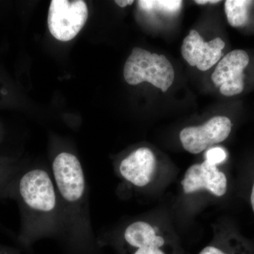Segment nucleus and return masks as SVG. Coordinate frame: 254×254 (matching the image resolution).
Returning a JSON list of instances; mask_svg holds the SVG:
<instances>
[{"label": "nucleus", "mask_w": 254, "mask_h": 254, "mask_svg": "<svg viewBox=\"0 0 254 254\" xmlns=\"http://www.w3.org/2000/svg\"><path fill=\"white\" fill-rule=\"evenodd\" d=\"M227 184L225 174L220 171L216 165L206 160L190 166L182 181L185 193H191L205 190L218 197L226 193Z\"/></svg>", "instance_id": "6e6552de"}, {"label": "nucleus", "mask_w": 254, "mask_h": 254, "mask_svg": "<svg viewBox=\"0 0 254 254\" xmlns=\"http://www.w3.org/2000/svg\"><path fill=\"white\" fill-rule=\"evenodd\" d=\"M205 160L212 165H217L218 164L225 161L227 158V153L222 148H210L205 153Z\"/></svg>", "instance_id": "f8f14e48"}, {"label": "nucleus", "mask_w": 254, "mask_h": 254, "mask_svg": "<svg viewBox=\"0 0 254 254\" xmlns=\"http://www.w3.org/2000/svg\"><path fill=\"white\" fill-rule=\"evenodd\" d=\"M253 1L227 0L225 11L229 24L234 28L242 27L249 20V9Z\"/></svg>", "instance_id": "9b49d317"}, {"label": "nucleus", "mask_w": 254, "mask_h": 254, "mask_svg": "<svg viewBox=\"0 0 254 254\" xmlns=\"http://www.w3.org/2000/svg\"><path fill=\"white\" fill-rule=\"evenodd\" d=\"M53 173L58 190L66 202L76 203L83 198L86 180L81 163L74 155L63 152L57 155Z\"/></svg>", "instance_id": "20e7f679"}, {"label": "nucleus", "mask_w": 254, "mask_h": 254, "mask_svg": "<svg viewBox=\"0 0 254 254\" xmlns=\"http://www.w3.org/2000/svg\"><path fill=\"white\" fill-rule=\"evenodd\" d=\"M195 3H197L198 4H208V3H211V4H216V3L220 2V1H208V0H206V1H201V0H198V1H195Z\"/></svg>", "instance_id": "f3484780"}, {"label": "nucleus", "mask_w": 254, "mask_h": 254, "mask_svg": "<svg viewBox=\"0 0 254 254\" xmlns=\"http://www.w3.org/2000/svg\"><path fill=\"white\" fill-rule=\"evenodd\" d=\"M225 46V42L220 38L205 42L198 31L191 30L184 39L182 55L190 66L207 71L220 60Z\"/></svg>", "instance_id": "0eeeda50"}, {"label": "nucleus", "mask_w": 254, "mask_h": 254, "mask_svg": "<svg viewBox=\"0 0 254 254\" xmlns=\"http://www.w3.org/2000/svg\"><path fill=\"white\" fill-rule=\"evenodd\" d=\"M155 169L156 158L148 148H140L132 152L120 165L122 176L138 187L146 186L151 182Z\"/></svg>", "instance_id": "1a4fd4ad"}, {"label": "nucleus", "mask_w": 254, "mask_h": 254, "mask_svg": "<svg viewBox=\"0 0 254 254\" xmlns=\"http://www.w3.org/2000/svg\"><path fill=\"white\" fill-rule=\"evenodd\" d=\"M124 76L128 84L146 81L165 93L173 85L175 70L165 55L134 48L125 63Z\"/></svg>", "instance_id": "f257e3e1"}, {"label": "nucleus", "mask_w": 254, "mask_h": 254, "mask_svg": "<svg viewBox=\"0 0 254 254\" xmlns=\"http://www.w3.org/2000/svg\"><path fill=\"white\" fill-rule=\"evenodd\" d=\"M199 254H227L224 252L223 251L220 250V249L217 248L215 247H206L203 249L201 252H200Z\"/></svg>", "instance_id": "4468645a"}, {"label": "nucleus", "mask_w": 254, "mask_h": 254, "mask_svg": "<svg viewBox=\"0 0 254 254\" xmlns=\"http://www.w3.org/2000/svg\"><path fill=\"white\" fill-rule=\"evenodd\" d=\"M231 130L230 119L214 117L201 126L183 128L180 132V141L187 151L198 154L209 147L226 140Z\"/></svg>", "instance_id": "39448f33"}, {"label": "nucleus", "mask_w": 254, "mask_h": 254, "mask_svg": "<svg viewBox=\"0 0 254 254\" xmlns=\"http://www.w3.org/2000/svg\"><path fill=\"white\" fill-rule=\"evenodd\" d=\"M134 1L133 0H118L115 1V3L121 7H125V6H128V5H131Z\"/></svg>", "instance_id": "dca6fc26"}, {"label": "nucleus", "mask_w": 254, "mask_h": 254, "mask_svg": "<svg viewBox=\"0 0 254 254\" xmlns=\"http://www.w3.org/2000/svg\"><path fill=\"white\" fill-rule=\"evenodd\" d=\"M250 63V57L242 50H235L225 55L212 74V81L227 97L239 95L245 88L244 70Z\"/></svg>", "instance_id": "423d86ee"}, {"label": "nucleus", "mask_w": 254, "mask_h": 254, "mask_svg": "<svg viewBox=\"0 0 254 254\" xmlns=\"http://www.w3.org/2000/svg\"><path fill=\"white\" fill-rule=\"evenodd\" d=\"M251 203H252V208L254 211V183L253 188H252V195H251Z\"/></svg>", "instance_id": "a211bd4d"}, {"label": "nucleus", "mask_w": 254, "mask_h": 254, "mask_svg": "<svg viewBox=\"0 0 254 254\" xmlns=\"http://www.w3.org/2000/svg\"><path fill=\"white\" fill-rule=\"evenodd\" d=\"M18 193L23 204L34 211L49 213L56 208L54 185L48 173L41 169L23 174L18 180Z\"/></svg>", "instance_id": "7ed1b4c3"}, {"label": "nucleus", "mask_w": 254, "mask_h": 254, "mask_svg": "<svg viewBox=\"0 0 254 254\" xmlns=\"http://www.w3.org/2000/svg\"><path fill=\"white\" fill-rule=\"evenodd\" d=\"M127 243L136 249L133 254H165L161 247L165 244L163 237L147 222L138 221L128 225L125 232Z\"/></svg>", "instance_id": "9d476101"}, {"label": "nucleus", "mask_w": 254, "mask_h": 254, "mask_svg": "<svg viewBox=\"0 0 254 254\" xmlns=\"http://www.w3.org/2000/svg\"><path fill=\"white\" fill-rule=\"evenodd\" d=\"M88 16L84 1L52 0L48 20L50 33L58 41H71L84 26Z\"/></svg>", "instance_id": "f03ea898"}, {"label": "nucleus", "mask_w": 254, "mask_h": 254, "mask_svg": "<svg viewBox=\"0 0 254 254\" xmlns=\"http://www.w3.org/2000/svg\"><path fill=\"white\" fill-rule=\"evenodd\" d=\"M182 1L177 0H163V1H155V6L159 9L163 10L166 12L175 13L181 9Z\"/></svg>", "instance_id": "ddd939ff"}, {"label": "nucleus", "mask_w": 254, "mask_h": 254, "mask_svg": "<svg viewBox=\"0 0 254 254\" xmlns=\"http://www.w3.org/2000/svg\"><path fill=\"white\" fill-rule=\"evenodd\" d=\"M138 3L141 9L145 10V11H150V10L153 9L155 6V1L142 0V1H138Z\"/></svg>", "instance_id": "2eb2a0df"}]
</instances>
